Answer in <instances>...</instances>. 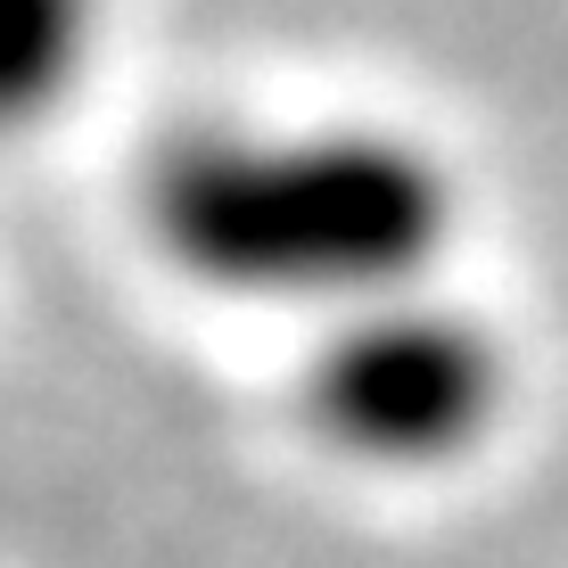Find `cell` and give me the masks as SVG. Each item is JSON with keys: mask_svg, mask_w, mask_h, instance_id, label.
I'll return each instance as SVG.
<instances>
[{"mask_svg": "<svg viewBox=\"0 0 568 568\" xmlns=\"http://www.w3.org/2000/svg\"><path fill=\"white\" fill-rule=\"evenodd\" d=\"M108 0H0V141L42 132L91 83Z\"/></svg>", "mask_w": 568, "mask_h": 568, "instance_id": "3", "label": "cell"}, {"mask_svg": "<svg viewBox=\"0 0 568 568\" xmlns=\"http://www.w3.org/2000/svg\"><path fill=\"white\" fill-rule=\"evenodd\" d=\"M141 223L156 256L214 297L355 313L445 272L462 231V182L404 124L231 115L173 132L149 156Z\"/></svg>", "mask_w": 568, "mask_h": 568, "instance_id": "1", "label": "cell"}, {"mask_svg": "<svg viewBox=\"0 0 568 568\" xmlns=\"http://www.w3.org/2000/svg\"><path fill=\"white\" fill-rule=\"evenodd\" d=\"M511 338L462 297H445L437 281L329 313L305 363L313 437L379 478H437L478 462L511 420Z\"/></svg>", "mask_w": 568, "mask_h": 568, "instance_id": "2", "label": "cell"}]
</instances>
